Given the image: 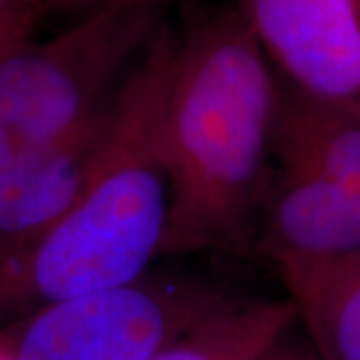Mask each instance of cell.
Wrapping results in <instances>:
<instances>
[{"mask_svg":"<svg viewBox=\"0 0 360 360\" xmlns=\"http://www.w3.org/2000/svg\"><path fill=\"white\" fill-rule=\"evenodd\" d=\"M101 2H110V0H82V2H80V8L89 11V8L96 6V4H101ZM162 2H167V0H162Z\"/></svg>","mask_w":360,"mask_h":360,"instance_id":"13","label":"cell"},{"mask_svg":"<svg viewBox=\"0 0 360 360\" xmlns=\"http://www.w3.org/2000/svg\"><path fill=\"white\" fill-rule=\"evenodd\" d=\"M108 108L49 146L16 141L0 124V252L39 236L75 200L101 148Z\"/></svg>","mask_w":360,"mask_h":360,"instance_id":"6","label":"cell"},{"mask_svg":"<svg viewBox=\"0 0 360 360\" xmlns=\"http://www.w3.org/2000/svg\"><path fill=\"white\" fill-rule=\"evenodd\" d=\"M269 258L316 354L322 360H360V257Z\"/></svg>","mask_w":360,"mask_h":360,"instance_id":"8","label":"cell"},{"mask_svg":"<svg viewBox=\"0 0 360 360\" xmlns=\"http://www.w3.org/2000/svg\"><path fill=\"white\" fill-rule=\"evenodd\" d=\"M37 16L34 0H0V37L28 32Z\"/></svg>","mask_w":360,"mask_h":360,"instance_id":"11","label":"cell"},{"mask_svg":"<svg viewBox=\"0 0 360 360\" xmlns=\"http://www.w3.org/2000/svg\"><path fill=\"white\" fill-rule=\"evenodd\" d=\"M0 360H13V356L8 354V350L2 347V345H0Z\"/></svg>","mask_w":360,"mask_h":360,"instance_id":"14","label":"cell"},{"mask_svg":"<svg viewBox=\"0 0 360 360\" xmlns=\"http://www.w3.org/2000/svg\"><path fill=\"white\" fill-rule=\"evenodd\" d=\"M231 302L193 276L148 270L26 314L2 347L13 360H150Z\"/></svg>","mask_w":360,"mask_h":360,"instance_id":"4","label":"cell"},{"mask_svg":"<svg viewBox=\"0 0 360 360\" xmlns=\"http://www.w3.org/2000/svg\"><path fill=\"white\" fill-rule=\"evenodd\" d=\"M272 162L312 170L360 206V112L278 84Z\"/></svg>","mask_w":360,"mask_h":360,"instance_id":"7","label":"cell"},{"mask_svg":"<svg viewBox=\"0 0 360 360\" xmlns=\"http://www.w3.org/2000/svg\"><path fill=\"white\" fill-rule=\"evenodd\" d=\"M162 0H110L52 39L0 46V124L32 146L63 142L108 108L155 39Z\"/></svg>","mask_w":360,"mask_h":360,"instance_id":"3","label":"cell"},{"mask_svg":"<svg viewBox=\"0 0 360 360\" xmlns=\"http://www.w3.org/2000/svg\"><path fill=\"white\" fill-rule=\"evenodd\" d=\"M356 6H359V16H360V0H356Z\"/></svg>","mask_w":360,"mask_h":360,"instance_id":"15","label":"cell"},{"mask_svg":"<svg viewBox=\"0 0 360 360\" xmlns=\"http://www.w3.org/2000/svg\"><path fill=\"white\" fill-rule=\"evenodd\" d=\"M82 0H34L37 13H49V11H77L80 8Z\"/></svg>","mask_w":360,"mask_h":360,"instance_id":"12","label":"cell"},{"mask_svg":"<svg viewBox=\"0 0 360 360\" xmlns=\"http://www.w3.org/2000/svg\"><path fill=\"white\" fill-rule=\"evenodd\" d=\"M298 321L284 330L276 340H272L255 360H322L312 348L304 333L296 330Z\"/></svg>","mask_w":360,"mask_h":360,"instance_id":"10","label":"cell"},{"mask_svg":"<svg viewBox=\"0 0 360 360\" xmlns=\"http://www.w3.org/2000/svg\"><path fill=\"white\" fill-rule=\"evenodd\" d=\"M286 84L360 112L356 0H231Z\"/></svg>","mask_w":360,"mask_h":360,"instance_id":"5","label":"cell"},{"mask_svg":"<svg viewBox=\"0 0 360 360\" xmlns=\"http://www.w3.org/2000/svg\"><path fill=\"white\" fill-rule=\"evenodd\" d=\"M295 322V304L288 298L232 300L150 360H255Z\"/></svg>","mask_w":360,"mask_h":360,"instance_id":"9","label":"cell"},{"mask_svg":"<svg viewBox=\"0 0 360 360\" xmlns=\"http://www.w3.org/2000/svg\"><path fill=\"white\" fill-rule=\"evenodd\" d=\"M278 82L231 6L176 32L165 115L170 219L165 257L245 246L272 170Z\"/></svg>","mask_w":360,"mask_h":360,"instance_id":"2","label":"cell"},{"mask_svg":"<svg viewBox=\"0 0 360 360\" xmlns=\"http://www.w3.org/2000/svg\"><path fill=\"white\" fill-rule=\"evenodd\" d=\"M176 32L158 26L110 101L101 148L46 231L0 252V322L136 281L165 255L170 179L165 115Z\"/></svg>","mask_w":360,"mask_h":360,"instance_id":"1","label":"cell"}]
</instances>
